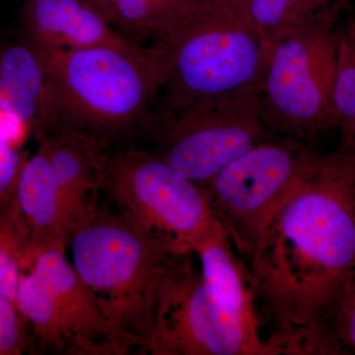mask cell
Segmentation results:
<instances>
[{
	"label": "cell",
	"instance_id": "obj_1",
	"mask_svg": "<svg viewBox=\"0 0 355 355\" xmlns=\"http://www.w3.org/2000/svg\"><path fill=\"white\" fill-rule=\"evenodd\" d=\"M355 146L318 153L251 258L254 302L279 345L312 323L355 272Z\"/></svg>",
	"mask_w": 355,
	"mask_h": 355
},
{
	"label": "cell",
	"instance_id": "obj_2",
	"mask_svg": "<svg viewBox=\"0 0 355 355\" xmlns=\"http://www.w3.org/2000/svg\"><path fill=\"white\" fill-rule=\"evenodd\" d=\"M46 72L43 128L83 135L104 148L146 121L164 85L154 46L128 51L108 46L38 51Z\"/></svg>",
	"mask_w": 355,
	"mask_h": 355
},
{
	"label": "cell",
	"instance_id": "obj_3",
	"mask_svg": "<svg viewBox=\"0 0 355 355\" xmlns=\"http://www.w3.org/2000/svg\"><path fill=\"white\" fill-rule=\"evenodd\" d=\"M153 46L164 71L163 111L260 92L268 44L246 0H191Z\"/></svg>",
	"mask_w": 355,
	"mask_h": 355
},
{
	"label": "cell",
	"instance_id": "obj_4",
	"mask_svg": "<svg viewBox=\"0 0 355 355\" xmlns=\"http://www.w3.org/2000/svg\"><path fill=\"white\" fill-rule=\"evenodd\" d=\"M67 247L72 266L110 326L132 352L146 354L163 279L184 252L110 209L108 203L71 236Z\"/></svg>",
	"mask_w": 355,
	"mask_h": 355
},
{
	"label": "cell",
	"instance_id": "obj_5",
	"mask_svg": "<svg viewBox=\"0 0 355 355\" xmlns=\"http://www.w3.org/2000/svg\"><path fill=\"white\" fill-rule=\"evenodd\" d=\"M338 17L292 30L268 44L260 96L273 135L306 141L336 128Z\"/></svg>",
	"mask_w": 355,
	"mask_h": 355
},
{
	"label": "cell",
	"instance_id": "obj_6",
	"mask_svg": "<svg viewBox=\"0 0 355 355\" xmlns=\"http://www.w3.org/2000/svg\"><path fill=\"white\" fill-rule=\"evenodd\" d=\"M102 195L121 216L184 253L221 229L202 187L146 149L105 150Z\"/></svg>",
	"mask_w": 355,
	"mask_h": 355
},
{
	"label": "cell",
	"instance_id": "obj_7",
	"mask_svg": "<svg viewBox=\"0 0 355 355\" xmlns=\"http://www.w3.org/2000/svg\"><path fill=\"white\" fill-rule=\"evenodd\" d=\"M193 252L175 257L166 272L146 354L277 355L258 315L233 309L210 293Z\"/></svg>",
	"mask_w": 355,
	"mask_h": 355
},
{
	"label": "cell",
	"instance_id": "obj_8",
	"mask_svg": "<svg viewBox=\"0 0 355 355\" xmlns=\"http://www.w3.org/2000/svg\"><path fill=\"white\" fill-rule=\"evenodd\" d=\"M317 154L306 141L275 135L202 184L212 214L236 251L250 260L266 226Z\"/></svg>",
	"mask_w": 355,
	"mask_h": 355
},
{
	"label": "cell",
	"instance_id": "obj_9",
	"mask_svg": "<svg viewBox=\"0 0 355 355\" xmlns=\"http://www.w3.org/2000/svg\"><path fill=\"white\" fill-rule=\"evenodd\" d=\"M261 114L260 92L166 110L153 127V153L202 186L251 147L275 137Z\"/></svg>",
	"mask_w": 355,
	"mask_h": 355
},
{
	"label": "cell",
	"instance_id": "obj_10",
	"mask_svg": "<svg viewBox=\"0 0 355 355\" xmlns=\"http://www.w3.org/2000/svg\"><path fill=\"white\" fill-rule=\"evenodd\" d=\"M64 252L44 251L29 268L43 282L32 322L33 343L43 352L58 354H130L132 347L110 326Z\"/></svg>",
	"mask_w": 355,
	"mask_h": 355
},
{
	"label": "cell",
	"instance_id": "obj_11",
	"mask_svg": "<svg viewBox=\"0 0 355 355\" xmlns=\"http://www.w3.org/2000/svg\"><path fill=\"white\" fill-rule=\"evenodd\" d=\"M23 39L37 51L108 46L128 51L133 43L86 0H23Z\"/></svg>",
	"mask_w": 355,
	"mask_h": 355
},
{
	"label": "cell",
	"instance_id": "obj_12",
	"mask_svg": "<svg viewBox=\"0 0 355 355\" xmlns=\"http://www.w3.org/2000/svg\"><path fill=\"white\" fill-rule=\"evenodd\" d=\"M53 170L71 236L101 207L104 148L79 133L53 130L40 137Z\"/></svg>",
	"mask_w": 355,
	"mask_h": 355
},
{
	"label": "cell",
	"instance_id": "obj_13",
	"mask_svg": "<svg viewBox=\"0 0 355 355\" xmlns=\"http://www.w3.org/2000/svg\"><path fill=\"white\" fill-rule=\"evenodd\" d=\"M14 209L29 247L30 266L44 251H65L71 230L53 170L40 146L26 160L16 190Z\"/></svg>",
	"mask_w": 355,
	"mask_h": 355
},
{
	"label": "cell",
	"instance_id": "obj_14",
	"mask_svg": "<svg viewBox=\"0 0 355 355\" xmlns=\"http://www.w3.org/2000/svg\"><path fill=\"white\" fill-rule=\"evenodd\" d=\"M46 93L38 51L23 38L0 41V110L37 137L43 128Z\"/></svg>",
	"mask_w": 355,
	"mask_h": 355
},
{
	"label": "cell",
	"instance_id": "obj_15",
	"mask_svg": "<svg viewBox=\"0 0 355 355\" xmlns=\"http://www.w3.org/2000/svg\"><path fill=\"white\" fill-rule=\"evenodd\" d=\"M284 355L355 354V272L316 319L284 340Z\"/></svg>",
	"mask_w": 355,
	"mask_h": 355
},
{
	"label": "cell",
	"instance_id": "obj_16",
	"mask_svg": "<svg viewBox=\"0 0 355 355\" xmlns=\"http://www.w3.org/2000/svg\"><path fill=\"white\" fill-rule=\"evenodd\" d=\"M343 0H246L248 12L266 43L303 26L338 17Z\"/></svg>",
	"mask_w": 355,
	"mask_h": 355
},
{
	"label": "cell",
	"instance_id": "obj_17",
	"mask_svg": "<svg viewBox=\"0 0 355 355\" xmlns=\"http://www.w3.org/2000/svg\"><path fill=\"white\" fill-rule=\"evenodd\" d=\"M334 107L340 141L355 146V17L338 29Z\"/></svg>",
	"mask_w": 355,
	"mask_h": 355
},
{
	"label": "cell",
	"instance_id": "obj_18",
	"mask_svg": "<svg viewBox=\"0 0 355 355\" xmlns=\"http://www.w3.org/2000/svg\"><path fill=\"white\" fill-rule=\"evenodd\" d=\"M29 266L28 243L11 207L0 214V292L15 300L21 275Z\"/></svg>",
	"mask_w": 355,
	"mask_h": 355
},
{
	"label": "cell",
	"instance_id": "obj_19",
	"mask_svg": "<svg viewBox=\"0 0 355 355\" xmlns=\"http://www.w3.org/2000/svg\"><path fill=\"white\" fill-rule=\"evenodd\" d=\"M31 347L29 324L15 302L0 292V355H21Z\"/></svg>",
	"mask_w": 355,
	"mask_h": 355
},
{
	"label": "cell",
	"instance_id": "obj_20",
	"mask_svg": "<svg viewBox=\"0 0 355 355\" xmlns=\"http://www.w3.org/2000/svg\"><path fill=\"white\" fill-rule=\"evenodd\" d=\"M28 156L0 132V214L12 207L21 173Z\"/></svg>",
	"mask_w": 355,
	"mask_h": 355
},
{
	"label": "cell",
	"instance_id": "obj_21",
	"mask_svg": "<svg viewBox=\"0 0 355 355\" xmlns=\"http://www.w3.org/2000/svg\"><path fill=\"white\" fill-rule=\"evenodd\" d=\"M114 1V0H98V10H99V12L101 13L104 17L105 14H106L107 9H108V7L111 6Z\"/></svg>",
	"mask_w": 355,
	"mask_h": 355
},
{
	"label": "cell",
	"instance_id": "obj_22",
	"mask_svg": "<svg viewBox=\"0 0 355 355\" xmlns=\"http://www.w3.org/2000/svg\"><path fill=\"white\" fill-rule=\"evenodd\" d=\"M86 1H87L88 3H90L91 6L98 10V0H86Z\"/></svg>",
	"mask_w": 355,
	"mask_h": 355
},
{
	"label": "cell",
	"instance_id": "obj_23",
	"mask_svg": "<svg viewBox=\"0 0 355 355\" xmlns=\"http://www.w3.org/2000/svg\"><path fill=\"white\" fill-rule=\"evenodd\" d=\"M354 210H355V186H354Z\"/></svg>",
	"mask_w": 355,
	"mask_h": 355
}]
</instances>
